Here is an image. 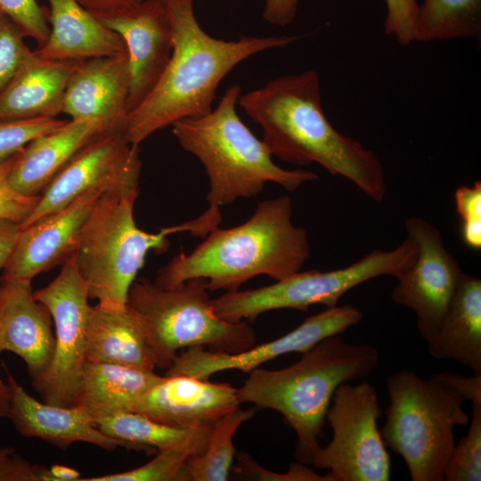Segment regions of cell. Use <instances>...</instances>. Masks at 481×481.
Segmentation results:
<instances>
[{"instance_id": "9c48e42d", "label": "cell", "mask_w": 481, "mask_h": 481, "mask_svg": "<svg viewBox=\"0 0 481 481\" xmlns=\"http://www.w3.org/2000/svg\"><path fill=\"white\" fill-rule=\"evenodd\" d=\"M416 253L415 242L406 236L395 249L373 250L345 268L299 271L262 288L226 291L210 303L219 317L232 322L254 320L276 309L306 312L313 305L333 307L344 294L369 280L385 275L397 278L411 265Z\"/></svg>"}, {"instance_id": "ee69618b", "label": "cell", "mask_w": 481, "mask_h": 481, "mask_svg": "<svg viewBox=\"0 0 481 481\" xmlns=\"http://www.w3.org/2000/svg\"><path fill=\"white\" fill-rule=\"evenodd\" d=\"M11 393L7 382L0 377V418H8L10 413Z\"/></svg>"}, {"instance_id": "d590c367", "label": "cell", "mask_w": 481, "mask_h": 481, "mask_svg": "<svg viewBox=\"0 0 481 481\" xmlns=\"http://www.w3.org/2000/svg\"><path fill=\"white\" fill-rule=\"evenodd\" d=\"M231 472L241 479L276 481H330L325 475H319L314 469L300 462H292L286 473H276L261 467L247 452L236 456V464Z\"/></svg>"}, {"instance_id": "5b68a950", "label": "cell", "mask_w": 481, "mask_h": 481, "mask_svg": "<svg viewBox=\"0 0 481 481\" xmlns=\"http://www.w3.org/2000/svg\"><path fill=\"white\" fill-rule=\"evenodd\" d=\"M387 387L390 403L379 429L385 445L403 458L412 481H444L453 429L469 422L462 404L481 400V374L440 372L427 379L400 370Z\"/></svg>"}, {"instance_id": "8fae6325", "label": "cell", "mask_w": 481, "mask_h": 481, "mask_svg": "<svg viewBox=\"0 0 481 481\" xmlns=\"http://www.w3.org/2000/svg\"><path fill=\"white\" fill-rule=\"evenodd\" d=\"M50 313L54 325V351L48 368L31 380L45 403L72 406L77 403L86 354L88 289L76 253L45 287L33 292Z\"/></svg>"}, {"instance_id": "ffe728a7", "label": "cell", "mask_w": 481, "mask_h": 481, "mask_svg": "<svg viewBox=\"0 0 481 481\" xmlns=\"http://www.w3.org/2000/svg\"><path fill=\"white\" fill-rule=\"evenodd\" d=\"M4 281L0 306V353L12 352L26 364L31 380L50 365L54 351L51 314L36 300L31 282Z\"/></svg>"}, {"instance_id": "2e32d148", "label": "cell", "mask_w": 481, "mask_h": 481, "mask_svg": "<svg viewBox=\"0 0 481 481\" xmlns=\"http://www.w3.org/2000/svg\"><path fill=\"white\" fill-rule=\"evenodd\" d=\"M102 194L98 190L86 192L21 229L2 279L31 282L37 274L62 265L77 252L81 229Z\"/></svg>"}, {"instance_id": "7bdbcfd3", "label": "cell", "mask_w": 481, "mask_h": 481, "mask_svg": "<svg viewBox=\"0 0 481 481\" xmlns=\"http://www.w3.org/2000/svg\"><path fill=\"white\" fill-rule=\"evenodd\" d=\"M37 481H80L81 475L76 469L54 464L50 468L37 465Z\"/></svg>"}, {"instance_id": "6da1fadb", "label": "cell", "mask_w": 481, "mask_h": 481, "mask_svg": "<svg viewBox=\"0 0 481 481\" xmlns=\"http://www.w3.org/2000/svg\"><path fill=\"white\" fill-rule=\"evenodd\" d=\"M237 103L261 127L272 156L300 166L316 163L374 201L384 200L387 187L379 159L329 121L315 70L278 77L240 95Z\"/></svg>"}, {"instance_id": "74e56055", "label": "cell", "mask_w": 481, "mask_h": 481, "mask_svg": "<svg viewBox=\"0 0 481 481\" xmlns=\"http://www.w3.org/2000/svg\"><path fill=\"white\" fill-rule=\"evenodd\" d=\"M384 32L404 46L415 41L414 28L419 4L416 0H385Z\"/></svg>"}, {"instance_id": "44dd1931", "label": "cell", "mask_w": 481, "mask_h": 481, "mask_svg": "<svg viewBox=\"0 0 481 481\" xmlns=\"http://www.w3.org/2000/svg\"><path fill=\"white\" fill-rule=\"evenodd\" d=\"M97 118L69 120L29 142L17 155L9 175L12 187L26 196H40L54 178L93 140L109 132Z\"/></svg>"}, {"instance_id": "277c9868", "label": "cell", "mask_w": 481, "mask_h": 481, "mask_svg": "<svg viewBox=\"0 0 481 481\" xmlns=\"http://www.w3.org/2000/svg\"><path fill=\"white\" fill-rule=\"evenodd\" d=\"M379 358L374 346L331 336L303 353L290 366L248 372L249 378L237 388L238 399L240 404H254L281 413L297 435V461L309 465L321 448L319 438L323 436L334 392L343 383L371 374Z\"/></svg>"}, {"instance_id": "bcb514c9", "label": "cell", "mask_w": 481, "mask_h": 481, "mask_svg": "<svg viewBox=\"0 0 481 481\" xmlns=\"http://www.w3.org/2000/svg\"><path fill=\"white\" fill-rule=\"evenodd\" d=\"M231 1H242V0H231Z\"/></svg>"}, {"instance_id": "f35d334b", "label": "cell", "mask_w": 481, "mask_h": 481, "mask_svg": "<svg viewBox=\"0 0 481 481\" xmlns=\"http://www.w3.org/2000/svg\"><path fill=\"white\" fill-rule=\"evenodd\" d=\"M37 465L10 447H0V481H37Z\"/></svg>"}, {"instance_id": "ac0fdd59", "label": "cell", "mask_w": 481, "mask_h": 481, "mask_svg": "<svg viewBox=\"0 0 481 481\" xmlns=\"http://www.w3.org/2000/svg\"><path fill=\"white\" fill-rule=\"evenodd\" d=\"M129 86L127 53L81 61L68 80L61 113L70 120L97 118L123 132Z\"/></svg>"}, {"instance_id": "30bf717a", "label": "cell", "mask_w": 481, "mask_h": 481, "mask_svg": "<svg viewBox=\"0 0 481 481\" xmlns=\"http://www.w3.org/2000/svg\"><path fill=\"white\" fill-rule=\"evenodd\" d=\"M381 415L372 384H341L326 414L332 438L316 452L311 464L327 469L330 481H388L391 461L378 428Z\"/></svg>"}, {"instance_id": "484cf974", "label": "cell", "mask_w": 481, "mask_h": 481, "mask_svg": "<svg viewBox=\"0 0 481 481\" xmlns=\"http://www.w3.org/2000/svg\"><path fill=\"white\" fill-rule=\"evenodd\" d=\"M160 378L154 371L86 362L77 404L83 406L94 421L133 412L140 396Z\"/></svg>"}, {"instance_id": "d6a6232c", "label": "cell", "mask_w": 481, "mask_h": 481, "mask_svg": "<svg viewBox=\"0 0 481 481\" xmlns=\"http://www.w3.org/2000/svg\"><path fill=\"white\" fill-rule=\"evenodd\" d=\"M20 28L0 10V94L11 82L31 50Z\"/></svg>"}, {"instance_id": "d4e9b609", "label": "cell", "mask_w": 481, "mask_h": 481, "mask_svg": "<svg viewBox=\"0 0 481 481\" xmlns=\"http://www.w3.org/2000/svg\"><path fill=\"white\" fill-rule=\"evenodd\" d=\"M431 357L453 360L481 374V280L463 273L436 330L426 340Z\"/></svg>"}, {"instance_id": "f546056e", "label": "cell", "mask_w": 481, "mask_h": 481, "mask_svg": "<svg viewBox=\"0 0 481 481\" xmlns=\"http://www.w3.org/2000/svg\"><path fill=\"white\" fill-rule=\"evenodd\" d=\"M469 424L467 434L454 445L444 480H481V400L471 402Z\"/></svg>"}, {"instance_id": "5bb4252c", "label": "cell", "mask_w": 481, "mask_h": 481, "mask_svg": "<svg viewBox=\"0 0 481 481\" xmlns=\"http://www.w3.org/2000/svg\"><path fill=\"white\" fill-rule=\"evenodd\" d=\"M363 314L357 307L346 304L327 307L311 315L287 334L239 352L226 353L202 346L182 350L167 369V375L183 374L199 379L208 378L220 371L238 370L244 372L289 353H305L321 340L339 335L357 325Z\"/></svg>"}, {"instance_id": "ba28073f", "label": "cell", "mask_w": 481, "mask_h": 481, "mask_svg": "<svg viewBox=\"0 0 481 481\" xmlns=\"http://www.w3.org/2000/svg\"><path fill=\"white\" fill-rule=\"evenodd\" d=\"M204 278L162 288L147 278L134 281L127 305L138 314L156 358L168 369L178 352L194 346L239 353L255 346V330L245 322H232L214 311Z\"/></svg>"}, {"instance_id": "9a60e30c", "label": "cell", "mask_w": 481, "mask_h": 481, "mask_svg": "<svg viewBox=\"0 0 481 481\" xmlns=\"http://www.w3.org/2000/svg\"><path fill=\"white\" fill-rule=\"evenodd\" d=\"M97 19L125 41L130 69L129 114L153 91L170 61L173 34L168 10L163 0H144L125 13Z\"/></svg>"}, {"instance_id": "3957f363", "label": "cell", "mask_w": 481, "mask_h": 481, "mask_svg": "<svg viewBox=\"0 0 481 481\" xmlns=\"http://www.w3.org/2000/svg\"><path fill=\"white\" fill-rule=\"evenodd\" d=\"M310 257L306 231L292 222V201L280 196L261 201L240 225L214 228L190 254L180 253L161 267L154 282L174 288L204 278L209 291H234L258 275L284 279Z\"/></svg>"}, {"instance_id": "f6af8a7d", "label": "cell", "mask_w": 481, "mask_h": 481, "mask_svg": "<svg viewBox=\"0 0 481 481\" xmlns=\"http://www.w3.org/2000/svg\"><path fill=\"white\" fill-rule=\"evenodd\" d=\"M3 289H4V281H3L2 277H0V306H1Z\"/></svg>"}, {"instance_id": "52a82bcc", "label": "cell", "mask_w": 481, "mask_h": 481, "mask_svg": "<svg viewBox=\"0 0 481 481\" xmlns=\"http://www.w3.org/2000/svg\"><path fill=\"white\" fill-rule=\"evenodd\" d=\"M138 194H102L91 209L79 234L76 252L79 272L89 298L118 309L126 306L128 293L149 251L163 253L168 235L190 232L200 236V217L162 228L158 232L141 230L135 224L134 206Z\"/></svg>"}, {"instance_id": "7402d4cb", "label": "cell", "mask_w": 481, "mask_h": 481, "mask_svg": "<svg viewBox=\"0 0 481 481\" xmlns=\"http://www.w3.org/2000/svg\"><path fill=\"white\" fill-rule=\"evenodd\" d=\"M47 2L50 33L45 44L34 50L38 57L80 61L126 53L124 39L77 0Z\"/></svg>"}, {"instance_id": "4fadbf2b", "label": "cell", "mask_w": 481, "mask_h": 481, "mask_svg": "<svg viewBox=\"0 0 481 481\" xmlns=\"http://www.w3.org/2000/svg\"><path fill=\"white\" fill-rule=\"evenodd\" d=\"M404 228L406 236L415 242L417 253L411 265L396 278L391 299L416 314L417 330L428 340L446 312L463 272L438 229L428 221L409 217Z\"/></svg>"}, {"instance_id": "cb8c5ba5", "label": "cell", "mask_w": 481, "mask_h": 481, "mask_svg": "<svg viewBox=\"0 0 481 481\" xmlns=\"http://www.w3.org/2000/svg\"><path fill=\"white\" fill-rule=\"evenodd\" d=\"M86 362L154 371L156 358L138 314L127 304L118 309L90 306Z\"/></svg>"}, {"instance_id": "b9f144b4", "label": "cell", "mask_w": 481, "mask_h": 481, "mask_svg": "<svg viewBox=\"0 0 481 481\" xmlns=\"http://www.w3.org/2000/svg\"><path fill=\"white\" fill-rule=\"evenodd\" d=\"M21 229L19 223L0 218V269H4Z\"/></svg>"}, {"instance_id": "836d02e7", "label": "cell", "mask_w": 481, "mask_h": 481, "mask_svg": "<svg viewBox=\"0 0 481 481\" xmlns=\"http://www.w3.org/2000/svg\"><path fill=\"white\" fill-rule=\"evenodd\" d=\"M455 208L461 217V235L464 244L474 250L481 249V183L461 185L454 192Z\"/></svg>"}, {"instance_id": "e0dca14e", "label": "cell", "mask_w": 481, "mask_h": 481, "mask_svg": "<svg viewBox=\"0 0 481 481\" xmlns=\"http://www.w3.org/2000/svg\"><path fill=\"white\" fill-rule=\"evenodd\" d=\"M237 388L183 374L161 378L137 400L135 412L166 425L197 428L211 427L240 407Z\"/></svg>"}, {"instance_id": "e575fe53", "label": "cell", "mask_w": 481, "mask_h": 481, "mask_svg": "<svg viewBox=\"0 0 481 481\" xmlns=\"http://www.w3.org/2000/svg\"><path fill=\"white\" fill-rule=\"evenodd\" d=\"M0 10L10 17L37 47L46 41L50 26L45 10L37 0H0Z\"/></svg>"}, {"instance_id": "1f68e13d", "label": "cell", "mask_w": 481, "mask_h": 481, "mask_svg": "<svg viewBox=\"0 0 481 481\" xmlns=\"http://www.w3.org/2000/svg\"><path fill=\"white\" fill-rule=\"evenodd\" d=\"M67 122L57 118L0 121V165L20 153L35 138L57 130Z\"/></svg>"}, {"instance_id": "83f0119b", "label": "cell", "mask_w": 481, "mask_h": 481, "mask_svg": "<svg viewBox=\"0 0 481 481\" xmlns=\"http://www.w3.org/2000/svg\"><path fill=\"white\" fill-rule=\"evenodd\" d=\"M481 36V0H423L415 20V41Z\"/></svg>"}, {"instance_id": "603a6c76", "label": "cell", "mask_w": 481, "mask_h": 481, "mask_svg": "<svg viewBox=\"0 0 481 481\" xmlns=\"http://www.w3.org/2000/svg\"><path fill=\"white\" fill-rule=\"evenodd\" d=\"M78 62L45 60L31 51L0 94V121L56 118L62 111L65 88Z\"/></svg>"}, {"instance_id": "60d3db41", "label": "cell", "mask_w": 481, "mask_h": 481, "mask_svg": "<svg viewBox=\"0 0 481 481\" xmlns=\"http://www.w3.org/2000/svg\"><path fill=\"white\" fill-rule=\"evenodd\" d=\"M96 18L114 16L129 12L144 0H77Z\"/></svg>"}, {"instance_id": "ab89813d", "label": "cell", "mask_w": 481, "mask_h": 481, "mask_svg": "<svg viewBox=\"0 0 481 481\" xmlns=\"http://www.w3.org/2000/svg\"><path fill=\"white\" fill-rule=\"evenodd\" d=\"M301 0H265L264 19L272 25L286 27L296 17Z\"/></svg>"}, {"instance_id": "8d00e7d4", "label": "cell", "mask_w": 481, "mask_h": 481, "mask_svg": "<svg viewBox=\"0 0 481 481\" xmlns=\"http://www.w3.org/2000/svg\"><path fill=\"white\" fill-rule=\"evenodd\" d=\"M18 154L0 165V218L20 224L35 208L40 196L20 194L10 184L9 175Z\"/></svg>"}, {"instance_id": "8992f818", "label": "cell", "mask_w": 481, "mask_h": 481, "mask_svg": "<svg viewBox=\"0 0 481 481\" xmlns=\"http://www.w3.org/2000/svg\"><path fill=\"white\" fill-rule=\"evenodd\" d=\"M240 91L232 85L210 112L171 125L181 147L203 165L209 180L208 208L216 212L238 199L257 196L270 182L294 192L319 178L313 171L288 170L273 161L264 142L237 114Z\"/></svg>"}, {"instance_id": "7c38bea8", "label": "cell", "mask_w": 481, "mask_h": 481, "mask_svg": "<svg viewBox=\"0 0 481 481\" xmlns=\"http://www.w3.org/2000/svg\"><path fill=\"white\" fill-rule=\"evenodd\" d=\"M142 160L139 146L129 143L121 131H109L93 140L54 178L30 215L23 229L40 218L63 208L92 190L102 194H139Z\"/></svg>"}, {"instance_id": "4316f807", "label": "cell", "mask_w": 481, "mask_h": 481, "mask_svg": "<svg viewBox=\"0 0 481 481\" xmlns=\"http://www.w3.org/2000/svg\"><path fill=\"white\" fill-rule=\"evenodd\" d=\"M99 429L121 447L157 453L181 449L192 456L201 454L211 427L183 428L163 424L135 412H122L94 420Z\"/></svg>"}, {"instance_id": "7a4b0ae2", "label": "cell", "mask_w": 481, "mask_h": 481, "mask_svg": "<svg viewBox=\"0 0 481 481\" xmlns=\"http://www.w3.org/2000/svg\"><path fill=\"white\" fill-rule=\"evenodd\" d=\"M163 1L171 20L173 52L153 91L126 117L123 134L135 146L177 120L210 112L219 84L235 66L298 39L287 36L215 38L199 24L194 0Z\"/></svg>"}, {"instance_id": "d6986e66", "label": "cell", "mask_w": 481, "mask_h": 481, "mask_svg": "<svg viewBox=\"0 0 481 481\" xmlns=\"http://www.w3.org/2000/svg\"><path fill=\"white\" fill-rule=\"evenodd\" d=\"M11 393L9 419L18 433L40 438L61 450L75 443H86L106 451L120 446L96 426L86 410L79 405L60 406L31 396L6 370Z\"/></svg>"}, {"instance_id": "4dcf8cb0", "label": "cell", "mask_w": 481, "mask_h": 481, "mask_svg": "<svg viewBox=\"0 0 481 481\" xmlns=\"http://www.w3.org/2000/svg\"><path fill=\"white\" fill-rule=\"evenodd\" d=\"M192 454L181 449L157 452L145 464L135 469L94 477H81L80 481H190L186 462Z\"/></svg>"}, {"instance_id": "f1b7e54d", "label": "cell", "mask_w": 481, "mask_h": 481, "mask_svg": "<svg viewBox=\"0 0 481 481\" xmlns=\"http://www.w3.org/2000/svg\"><path fill=\"white\" fill-rule=\"evenodd\" d=\"M255 408L240 407L227 412L211 426L204 452L186 462L191 481H224L231 473L235 456L233 436L239 427L256 413Z\"/></svg>"}]
</instances>
